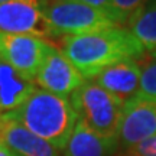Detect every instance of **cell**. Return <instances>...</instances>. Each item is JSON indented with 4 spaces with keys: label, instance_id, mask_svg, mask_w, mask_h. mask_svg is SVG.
<instances>
[{
    "label": "cell",
    "instance_id": "obj_1",
    "mask_svg": "<svg viewBox=\"0 0 156 156\" xmlns=\"http://www.w3.org/2000/svg\"><path fill=\"white\" fill-rule=\"evenodd\" d=\"M59 49L85 80L126 59L143 56L145 49L127 28L104 29L91 34L64 36Z\"/></svg>",
    "mask_w": 156,
    "mask_h": 156
},
{
    "label": "cell",
    "instance_id": "obj_2",
    "mask_svg": "<svg viewBox=\"0 0 156 156\" xmlns=\"http://www.w3.org/2000/svg\"><path fill=\"white\" fill-rule=\"evenodd\" d=\"M7 114L56 151L65 149L78 120L67 97L52 94L39 87L32 91L23 104Z\"/></svg>",
    "mask_w": 156,
    "mask_h": 156
},
{
    "label": "cell",
    "instance_id": "obj_3",
    "mask_svg": "<svg viewBox=\"0 0 156 156\" xmlns=\"http://www.w3.org/2000/svg\"><path fill=\"white\" fill-rule=\"evenodd\" d=\"M41 10L54 36H75L116 28L108 13L78 0H41Z\"/></svg>",
    "mask_w": 156,
    "mask_h": 156
},
{
    "label": "cell",
    "instance_id": "obj_4",
    "mask_svg": "<svg viewBox=\"0 0 156 156\" xmlns=\"http://www.w3.org/2000/svg\"><path fill=\"white\" fill-rule=\"evenodd\" d=\"M69 101L80 120L104 137H116L119 133L124 103L101 88L93 80H85L69 95Z\"/></svg>",
    "mask_w": 156,
    "mask_h": 156
},
{
    "label": "cell",
    "instance_id": "obj_5",
    "mask_svg": "<svg viewBox=\"0 0 156 156\" xmlns=\"http://www.w3.org/2000/svg\"><path fill=\"white\" fill-rule=\"evenodd\" d=\"M52 42L30 35H13L0 30V59L26 80L35 78Z\"/></svg>",
    "mask_w": 156,
    "mask_h": 156
},
{
    "label": "cell",
    "instance_id": "obj_6",
    "mask_svg": "<svg viewBox=\"0 0 156 156\" xmlns=\"http://www.w3.org/2000/svg\"><path fill=\"white\" fill-rule=\"evenodd\" d=\"M156 134V101L136 95L124 104L117 133L123 151H130L140 142Z\"/></svg>",
    "mask_w": 156,
    "mask_h": 156
},
{
    "label": "cell",
    "instance_id": "obj_7",
    "mask_svg": "<svg viewBox=\"0 0 156 156\" xmlns=\"http://www.w3.org/2000/svg\"><path fill=\"white\" fill-rule=\"evenodd\" d=\"M84 81L85 78L62 54L61 49L56 48L54 44L51 45L36 74L35 84L45 91L68 98V95H71L78 87H81Z\"/></svg>",
    "mask_w": 156,
    "mask_h": 156
},
{
    "label": "cell",
    "instance_id": "obj_8",
    "mask_svg": "<svg viewBox=\"0 0 156 156\" xmlns=\"http://www.w3.org/2000/svg\"><path fill=\"white\" fill-rule=\"evenodd\" d=\"M0 30L13 35L51 38L41 0H10L0 5Z\"/></svg>",
    "mask_w": 156,
    "mask_h": 156
},
{
    "label": "cell",
    "instance_id": "obj_9",
    "mask_svg": "<svg viewBox=\"0 0 156 156\" xmlns=\"http://www.w3.org/2000/svg\"><path fill=\"white\" fill-rule=\"evenodd\" d=\"M91 80L126 104L139 94L142 65L137 59H126L103 69Z\"/></svg>",
    "mask_w": 156,
    "mask_h": 156
},
{
    "label": "cell",
    "instance_id": "obj_10",
    "mask_svg": "<svg viewBox=\"0 0 156 156\" xmlns=\"http://www.w3.org/2000/svg\"><path fill=\"white\" fill-rule=\"evenodd\" d=\"M0 143L19 156H59V151L29 132L7 113L0 116Z\"/></svg>",
    "mask_w": 156,
    "mask_h": 156
},
{
    "label": "cell",
    "instance_id": "obj_11",
    "mask_svg": "<svg viewBox=\"0 0 156 156\" xmlns=\"http://www.w3.org/2000/svg\"><path fill=\"white\" fill-rule=\"evenodd\" d=\"M116 137H104L95 133L78 119L62 156H114L119 151Z\"/></svg>",
    "mask_w": 156,
    "mask_h": 156
},
{
    "label": "cell",
    "instance_id": "obj_12",
    "mask_svg": "<svg viewBox=\"0 0 156 156\" xmlns=\"http://www.w3.org/2000/svg\"><path fill=\"white\" fill-rule=\"evenodd\" d=\"M36 88V84L20 75L0 59V116L16 110Z\"/></svg>",
    "mask_w": 156,
    "mask_h": 156
},
{
    "label": "cell",
    "instance_id": "obj_13",
    "mask_svg": "<svg viewBox=\"0 0 156 156\" xmlns=\"http://www.w3.org/2000/svg\"><path fill=\"white\" fill-rule=\"evenodd\" d=\"M129 30L140 42L145 52L156 59V0H151L127 20Z\"/></svg>",
    "mask_w": 156,
    "mask_h": 156
},
{
    "label": "cell",
    "instance_id": "obj_14",
    "mask_svg": "<svg viewBox=\"0 0 156 156\" xmlns=\"http://www.w3.org/2000/svg\"><path fill=\"white\" fill-rule=\"evenodd\" d=\"M149 2L151 0H112V10L117 23H127L129 19Z\"/></svg>",
    "mask_w": 156,
    "mask_h": 156
},
{
    "label": "cell",
    "instance_id": "obj_15",
    "mask_svg": "<svg viewBox=\"0 0 156 156\" xmlns=\"http://www.w3.org/2000/svg\"><path fill=\"white\" fill-rule=\"evenodd\" d=\"M139 97L156 101V59H151L142 67Z\"/></svg>",
    "mask_w": 156,
    "mask_h": 156
},
{
    "label": "cell",
    "instance_id": "obj_16",
    "mask_svg": "<svg viewBox=\"0 0 156 156\" xmlns=\"http://www.w3.org/2000/svg\"><path fill=\"white\" fill-rule=\"evenodd\" d=\"M130 151H133L139 156H156V134L140 142L139 145H136Z\"/></svg>",
    "mask_w": 156,
    "mask_h": 156
},
{
    "label": "cell",
    "instance_id": "obj_17",
    "mask_svg": "<svg viewBox=\"0 0 156 156\" xmlns=\"http://www.w3.org/2000/svg\"><path fill=\"white\" fill-rule=\"evenodd\" d=\"M78 2H83L85 5H90V6H93V7H95V9H100V10L106 12V13H108V15L116 20V17H114L113 10H112V0H78ZM117 25H119V23H117ZM119 26H120V25H119Z\"/></svg>",
    "mask_w": 156,
    "mask_h": 156
},
{
    "label": "cell",
    "instance_id": "obj_18",
    "mask_svg": "<svg viewBox=\"0 0 156 156\" xmlns=\"http://www.w3.org/2000/svg\"><path fill=\"white\" fill-rule=\"evenodd\" d=\"M0 156H17V155L13 151H10L6 145L0 143Z\"/></svg>",
    "mask_w": 156,
    "mask_h": 156
},
{
    "label": "cell",
    "instance_id": "obj_19",
    "mask_svg": "<svg viewBox=\"0 0 156 156\" xmlns=\"http://www.w3.org/2000/svg\"><path fill=\"white\" fill-rule=\"evenodd\" d=\"M119 156H139L137 153H134L133 151H124L123 153H120Z\"/></svg>",
    "mask_w": 156,
    "mask_h": 156
},
{
    "label": "cell",
    "instance_id": "obj_20",
    "mask_svg": "<svg viewBox=\"0 0 156 156\" xmlns=\"http://www.w3.org/2000/svg\"><path fill=\"white\" fill-rule=\"evenodd\" d=\"M6 2H10V0H0V5H3V3H6Z\"/></svg>",
    "mask_w": 156,
    "mask_h": 156
},
{
    "label": "cell",
    "instance_id": "obj_21",
    "mask_svg": "<svg viewBox=\"0 0 156 156\" xmlns=\"http://www.w3.org/2000/svg\"><path fill=\"white\" fill-rule=\"evenodd\" d=\"M17 156H19V155H17Z\"/></svg>",
    "mask_w": 156,
    "mask_h": 156
}]
</instances>
